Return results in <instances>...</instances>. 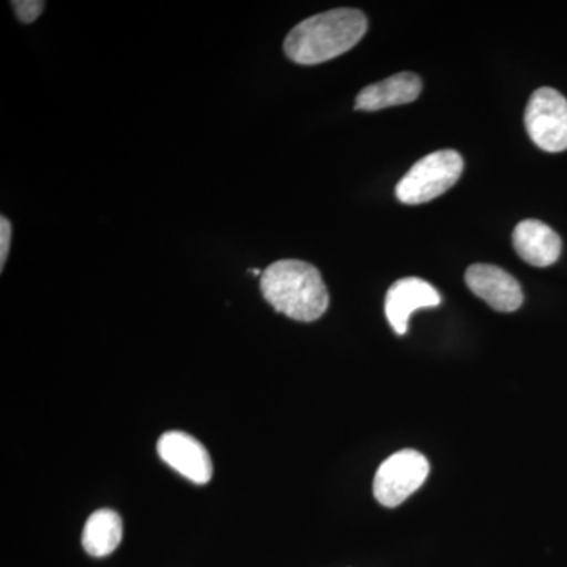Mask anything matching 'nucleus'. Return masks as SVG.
Listing matches in <instances>:
<instances>
[{"label":"nucleus","instance_id":"nucleus-1","mask_svg":"<svg viewBox=\"0 0 567 567\" xmlns=\"http://www.w3.org/2000/svg\"><path fill=\"white\" fill-rule=\"evenodd\" d=\"M368 31L363 11L336 9L301 21L284 41V52L298 65H319L352 50Z\"/></svg>","mask_w":567,"mask_h":567},{"label":"nucleus","instance_id":"nucleus-5","mask_svg":"<svg viewBox=\"0 0 567 567\" xmlns=\"http://www.w3.org/2000/svg\"><path fill=\"white\" fill-rule=\"evenodd\" d=\"M525 126L537 147L550 153L567 148V100L550 87L537 89L525 111Z\"/></svg>","mask_w":567,"mask_h":567},{"label":"nucleus","instance_id":"nucleus-9","mask_svg":"<svg viewBox=\"0 0 567 567\" xmlns=\"http://www.w3.org/2000/svg\"><path fill=\"white\" fill-rule=\"evenodd\" d=\"M514 249L522 260L533 267L546 268L561 256L563 241L551 227L537 219L517 224L513 234Z\"/></svg>","mask_w":567,"mask_h":567},{"label":"nucleus","instance_id":"nucleus-3","mask_svg":"<svg viewBox=\"0 0 567 567\" xmlns=\"http://www.w3.org/2000/svg\"><path fill=\"white\" fill-rule=\"evenodd\" d=\"M464 173V158L456 151L424 156L395 186V197L406 205L431 203L456 185Z\"/></svg>","mask_w":567,"mask_h":567},{"label":"nucleus","instance_id":"nucleus-4","mask_svg":"<svg viewBox=\"0 0 567 567\" xmlns=\"http://www.w3.org/2000/svg\"><path fill=\"white\" fill-rule=\"evenodd\" d=\"M427 458L415 450H402L388 457L377 470L374 496L380 505H402L410 495L423 486L429 476Z\"/></svg>","mask_w":567,"mask_h":567},{"label":"nucleus","instance_id":"nucleus-7","mask_svg":"<svg viewBox=\"0 0 567 567\" xmlns=\"http://www.w3.org/2000/svg\"><path fill=\"white\" fill-rule=\"evenodd\" d=\"M465 282L476 297L498 312H514L524 303L520 284L503 268L476 264L466 270Z\"/></svg>","mask_w":567,"mask_h":567},{"label":"nucleus","instance_id":"nucleus-6","mask_svg":"<svg viewBox=\"0 0 567 567\" xmlns=\"http://www.w3.org/2000/svg\"><path fill=\"white\" fill-rule=\"evenodd\" d=\"M159 457L194 484L210 483L213 464L203 443L185 432H166L158 442Z\"/></svg>","mask_w":567,"mask_h":567},{"label":"nucleus","instance_id":"nucleus-10","mask_svg":"<svg viewBox=\"0 0 567 567\" xmlns=\"http://www.w3.org/2000/svg\"><path fill=\"white\" fill-rule=\"evenodd\" d=\"M421 91H423L421 78L404 71L364 87L354 100V110L375 112L413 103L421 95Z\"/></svg>","mask_w":567,"mask_h":567},{"label":"nucleus","instance_id":"nucleus-2","mask_svg":"<svg viewBox=\"0 0 567 567\" xmlns=\"http://www.w3.org/2000/svg\"><path fill=\"white\" fill-rule=\"evenodd\" d=\"M260 290L275 311L297 322H316L330 305L322 275L315 265L303 260L271 264L260 276Z\"/></svg>","mask_w":567,"mask_h":567},{"label":"nucleus","instance_id":"nucleus-12","mask_svg":"<svg viewBox=\"0 0 567 567\" xmlns=\"http://www.w3.org/2000/svg\"><path fill=\"white\" fill-rule=\"evenodd\" d=\"M11 6H13L18 20L24 24H31L44 10V2L41 0H20V2H11Z\"/></svg>","mask_w":567,"mask_h":567},{"label":"nucleus","instance_id":"nucleus-13","mask_svg":"<svg viewBox=\"0 0 567 567\" xmlns=\"http://www.w3.org/2000/svg\"><path fill=\"white\" fill-rule=\"evenodd\" d=\"M11 244V223L6 216L0 218V270L6 267L7 257H9Z\"/></svg>","mask_w":567,"mask_h":567},{"label":"nucleus","instance_id":"nucleus-11","mask_svg":"<svg viewBox=\"0 0 567 567\" xmlns=\"http://www.w3.org/2000/svg\"><path fill=\"white\" fill-rule=\"evenodd\" d=\"M122 536V518L115 511H95L85 522L84 532H82V547L92 557H107L121 546Z\"/></svg>","mask_w":567,"mask_h":567},{"label":"nucleus","instance_id":"nucleus-8","mask_svg":"<svg viewBox=\"0 0 567 567\" xmlns=\"http://www.w3.org/2000/svg\"><path fill=\"white\" fill-rule=\"evenodd\" d=\"M442 297L434 286L420 278L399 279L388 290L385 315L395 334L402 336L409 330L410 316L417 309L436 308Z\"/></svg>","mask_w":567,"mask_h":567}]
</instances>
